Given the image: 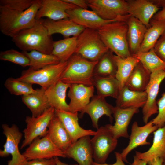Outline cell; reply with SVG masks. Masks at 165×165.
<instances>
[{"instance_id":"cell-1","label":"cell","mask_w":165,"mask_h":165,"mask_svg":"<svg viewBox=\"0 0 165 165\" xmlns=\"http://www.w3.org/2000/svg\"><path fill=\"white\" fill-rule=\"evenodd\" d=\"M42 0H35L32 5L24 11H19L0 6V30L12 38L20 31L33 26L36 16L41 6Z\"/></svg>"},{"instance_id":"cell-2","label":"cell","mask_w":165,"mask_h":165,"mask_svg":"<svg viewBox=\"0 0 165 165\" xmlns=\"http://www.w3.org/2000/svg\"><path fill=\"white\" fill-rule=\"evenodd\" d=\"M12 38L16 46L24 52L36 50L51 54L53 50V41L42 19L37 20L32 27L20 31Z\"/></svg>"},{"instance_id":"cell-3","label":"cell","mask_w":165,"mask_h":165,"mask_svg":"<svg viewBox=\"0 0 165 165\" xmlns=\"http://www.w3.org/2000/svg\"><path fill=\"white\" fill-rule=\"evenodd\" d=\"M97 31L105 45L116 55L123 58L132 55L127 39V21H118L107 24Z\"/></svg>"},{"instance_id":"cell-4","label":"cell","mask_w":165,"mask_h":165,"mask_svg":"<svg viewBox=\"0 0 165 165\" xmlns=\"http://www.w3.org/2000/svg\"><path fill=\"white\" fill-rule=\"evenodd\" d=\"M97 62L75 54L68 61L60 80L67 84L93 86L94 70Z\"/></svg>"},{"instance_id":"cell-5","label":"cell","mask_w":165,"mask_h":165,"mask_svg":"<svg viewBox=\"0 0 165 165\" xmlns=\"http://www.w3.org/2000/svg\"><path fill=\"white\" fill-rule=\"evenodd\" d=\"M109 50L101 40L97 30L86 28L77 37L75 54L89 61L96 62Z\"/></svg>"},{"instance_id":"cell-6","label":"cell","mask_w":165,"mask_h":165,"mask_svg":"<svg viewBox=\"0 0 165 165\" xmlns=\"http://www.w3.org/2000/svg\"><path fill=\"white\" fill-rule=\"evenodd\" d=\"M67 61L60 62L37 70L29 68L23 71L17 79L32 84H37L46 90L60 80Z\"/></svg>"},{"instance_id":"cell-7","label":"cell","mask_w":165,"mask_h":165,"mask_svg":"<svg viewBox=\"0 0 165 165\" xmlns=\"http://www.w3.org/2000/svg\"><path fill=\"white\" fill-rule=\"evenodd\" d=\"M87 2L92 10L105 20L127 21L131 16L126 0H88Z\"/></svg>"},{"instance_id":"cell-8","label":"cell","mask_w":165,"mask_h":165,"mask_svg":"<svg viewBox=\"0 0 165 165\" xmlns=\"http://www.w3.org/2000/svg\"><path fill=\"white\" fill-rule=\"evenodd\" d=\"M55 115V108L50 107L37 117L27 116L26 127L23 131L24 139L20 149L29 145L36 138L46 136L49 124Z\"/></svg>"},{"instance_id":"cell-9","label":"cell","mask_w":165,"mask_h":165,"mask_svg":"<svg viewBox=\"0 0 165 165\" xmlns=\"http://www.w3.org/2000/svg\"><path fill=\"white\" fill-rule=\"evenodd\" d=\"M91 139L94 162L105 163L109 154L116 148L118 139L115 138L105 125L97 129Z\"/></svg>"},{"instance_id":"cell-10","label":"cell","mask_w":165,"mask_h":165,"mask_svg":"<svg viewBox=\"0 0 165 165\" xmlns=\"http://www.w3.org/2000/svg\"><path fill=\"white\" fill-rule=\"evenodd\" d=\"M2 127L3 133L6 138L3 150L0 151V156H12L11 160L8 161L7 165H23L27 160L20 152L18 145L22 138V134L15 124L9 127L6 124H3Z\"/></svg>"},{"instance_id":"cell-11","label":"cell","mask_w":165,"mask_h":165,"mask_svg":"<svg viewBox=\"0 0 165 165\" xmlns=\"http://www.w3.org/2000/svg\"><path fill=\"white\" fill-rule=\"evenodd\" d=\"M22 154L28 161L56 157H66L64 152L57 147L46 135L34 140Z\"/></svg>"},{"instance_id":"cell-12","label":"cell","mask_w":165,"mask_h":165,"mask_svg":"<svg viewBox=\"0 0 165 165\" xmlns=\"http://www.w3.org/2000/svg\"><path fill=\"white\" fill-rule=\"evenodd\" d=\"M165 78V70H160L151 74L149 82L146 88V102L143 107V119L145 123L153 115L158 113L156 98L159 91L160 86Z\"/></svg>"},{"instance_id":"cell-13","label":"cell","mask_w":165,"mask_h":165,"mask_svg":"<svg viewBox=\"0 0 165 165\" xmlns=\"http://www.w3.org/2000/svg\"><path fill=\"white\" fill-rule=\"evenodd\" d=\"M158 128L154 125L152 120L142 126H139L137 121L134 122L132 125L131 134L129 136L128 144L121 153L123 161L128 163L127 156L135 148L140 146L150 145V143L147 141V138L151 134Z\"/></svg>"},{"instance_id":"cell-14","label":"cell","mask_w":165,"mask_h":165,"mask_svg":"<svg viewBox=\"0 0 165 165\" xmlns=\"http://www.w3.org/2000/svg\"><path fill=\"white\" fill-rule=\"evenodd\" d=\"M66 157L72 158L79 165H92L93 152L90 136H86L72 144L64 152Z\"/></svg>"},{"instance_id":"cell-15","label":"cell","mask_w":165,"mask_h":165,"mask_svg":"<svg viewBox=\"0 0 165 165\" xmlns=\"http://www.w3.org/2000/svg\"><path fill=\"white\" fill-rule=\"evenodd\" d=\"M77 7L64 0H42L41 6L36 14V19L38 20L46 17L56 21L68 18L67 11Z\"/></svg>"},{"instance_id":"cell-16","label":"cell","mask_w":165,"mask_h":165,"mask_svg":"<svg viewBox=\"0 0 165 165\" xmlns=\"http://www.w3.org/2000/svg\"><path fill=\"white\" fill-rule=\"evenodd\" d=\"M68 18L85 28L98 30L105 24L119 20L103 19L92 10L77 7L67 11Z\"/></svg>"},{"instance_id":"cell-17","label":"cell","mask_w":165,"mask_h":165,"mask_svg":"<svg viewBox=\"0 0 165 165\" xmlns=\"http://www.w3.org/2000/svg\"><path fill=\"white\" fill-rule=\"evenodd\" d=\"M94 86L71 84L68 94L70 100L68 104L69 111L73 113L82 112L94 96Z\"/></svg>"},{"instance_id":"cell-18","label":"cell","mask_w":165,"mask_h":165,"mask_svg":"<svg viewBox=\"0 0 165 165\" xmlns=\"http://www.w3.org/2000/svg\"><path fill=\"white\" fill-rule=\"evenodd\" d=\"M138 112V108H124L114 107L113 115L115 123L114 125L108 124L105 126L115 138H128V125L133 116Z\"/></svg>"},{"instance_id":"cell-19","label":"cell","mask_w":165,"mask_h":165,"mask_svg":"<svg viewBox=\"0 0 165 165\" xmlns=\"http://www.w3.org/2000/svg\"><path fill=\"white\" fill-rule=\"evenodd\" d=\"M126 1L128 4V14L138 19L148 29L150 28L151 20L160 8L154 3L152 0Z\"/></svg>"},{"instance_id":"cell-20","label":"cell","mask_w":165,"mask_h":165,"mask_svg":"<svg viewBox=\"0 0 165 165\" xmlns=\"http://www.w3.org/2000/svg\"><path fill=\"white\" fill-rule=\"evenodd\" d=\"M55 115L59 118L69 135L72 143L86 136H94L96 131L83 128L78 122V112L55 109Z\"/></svg>"},{"instance_id":"cell-21","label":"cell","mask_w":165,"mask_h":165,"mask_svg":"<svg viewBox=\"0 0 165 165\" xmlns=\"http://www.w3.org/2000/svg\"><path fill=\"white\" fill-rule=\"evenodd\" d=\"M114 107L107 103L105 98L97 95L94 96L89 104L82 112H81L82 117L84 113H87L90 117L93 127L97 129L99 127L98 121L103 115H106L109 119L111 123L113 120Z\"/></svg>"},{"instance_id":"cell-22","label":"cell","mask_w":165,"mask_h":165,"mask_svg":"<svg viewBox=\"0 0 165 165\" xmlns=\"http://www.w3.org/2000/svg\"><path fill=\"white\" fill-rule=\"evenodd\" d=\"M42 22L50 35L58 33L62 35L64 38L71 36L78 37L86 28L68 18L56 21L46 18L42 20Z\"/></svg>"},{"instance_id":"cell-23","label":"cell","mask_w":165,"mask_h":165,"mask_svg":"<svg viewBox=\"0 0 165 165\" xmlns=\"http://www.w3.org/2000/svg\"><path fill=\"white\" fill-rule=\"evenodd\" d=\"M46 135L57 147L64 152L72 143L63 124L56 115L49 124Z\"/></svg>"},{"instance_id":"cell-24","label":"cell","mask_w":165,"mask_h":165,"mask_svg":"<svg viewBox=\"0 0 165 165\" xmlns=\"http://www.w3.org/2000/svg\"><path fill=\"white\" fill-rule=\"evenodd\" d=\"M127 22L129 46L131 55H134L138 52L148 28L138 19L131 15Z\"/></svg>"},{"instance_id":"cell-25","label":"cell","mask_w":165,"mask_h":165,"mask_svg":"<svg viewBox=\"0 0 165 165\" xmlns=\"http://www.w3.org/2000/svg\"><path fill=\"white\" fill-rule=\"evenodd\" d=\"M71 85L59 80L45 90L46 95L51 107L56 110L69 111L66 97L67 90Z\"/></svg>"},{"instance_id":"cell-26","label":"cell","mask_w":165,"mask_h":165,"mask_svg":"<svg viewBox=\"0 0 165 165\" xmlns=\"http://www.w3.org/2000/svg\"><path fill=\"white\" fill-rule=\"evenodd\" d=\"M153 134L152 144L148 150L144 152H135L138 158L147 163L157 157L165 160V126L158 128Z\"/></svg>"},{"instance_id":"cell-27","label":"cell","mask_w":165,"mask_h":165,"mask_svg":"<svg viewBox=\"0 0 165 165\" xmlns=\"http://www.w3.org/2000/svg\"><path fill=\"white\" fill-rule=\"evenodd\" d=\"M147 99L145 91L139 92L131 90L126 86L119 90L116 99V106L121 108L143 107Z\"/></svg>"},{"instance_id":"cell-28","label":"cell","mask_w":165,"mask_h":165,"mask_svg":"<svg viewBox=\"0 0 165 165\" xmlns=\"http://www.w3.org/2000/svg\"><path fill=\"white\" fill-rule=\"evenodd\" d=\"M34 93L22 96L23 103L30 110L32 116L37 117L51 107L45 94V90L41 88L36 89Z\"/></svg>"},{"instance_id":"cell-29","label":"cell","mask_w":165,"mask_h":165,"mask_svg":"<svg viewBox=\"0 0 165 165\" xmlns=\"http://www.w3.org/2000/svg\"><path fill=\"white\" fill-rule=\"evenodd\" d=\"M114 58L117 67L116 78L119 82L120 90L126 86L134 68L140 61L133 55L126 58L114 55Z\"/></svg>"},{"instance_id":"cell-30","label":"cell","mask_w":165,"mask_h":165,"mask_svg":"<svg viewBox=\"0 0 165 165\" xmlns=\"http://www.w3.org/2000/svg\"><path fill=\"white\" fill-rule=\"evenodd\" d=\"M150 24L151 27L148 29L137 53L146 52L153 48L165 30V19L155 20L151 19Z\"/></svg>"},{"instance_id":"cell-31","label":"cell","mask_w":165,"mask_h":165,"mask_svg":"<svg viewBox=\"0 0 165 165\" xmlns=\"http://www.w3.org/2000/svg\"><path fill=\"white\" fill-rule=\"evenodd\" d=\"M93 85L97 89V95L105 98L110 97L117 98L119 88L116 77L94 76Z\"/></svg>"},{"instance_id":"cell-32","label":"cell","mask_w":165,"mask_h":165,"mask_svg":"<svg viewBox=\"0 0 165 165\" xmlns=\"http://www.w3.org/2000/svg\"><path fill=\"white\" fill-rule=\"evenodd\" d=\"M151 74L139 62L134 68L126 86L134 91H145L149 82Z\"/></svg>"},{"instance_id":"cell-33","label":"cell","mask_w":165,"mask_h":165,"mask_svg":"<svg viewBox=\"0 0 165 165\" xmlns=\"http://www.w3.org/2000/svg\"><path fill=\"white\" fill-rule=\"evenodd\" d=\"M77 37H71L53 41L51 54L56 57L60 62L67 61L75 53Z\"/></svg>"},{"instance_id":"cell-34","label":"cell","mask_w":165,"mask_h":165,"mask_svg":"<svg viewBox=\"0 0 165 165\" xmlns=\"http://www.w3.org/2000/svg\"><path fill=\"white\" fill-rule=\"evenodd\" d=\"M112 52L109 50L98 61L94 70V76L116 77V64Z\"/></svg>"},{"instance_id":"cell-35","label":"cell","mask_w":165,"mask_h":165,"mask_svg":"<svg viewBox=\"0 0 165 165\" xmlns=\"http://www.w3.org/2000/svg\"><path fill=\"white\" fill-rule=\"evenodd\" d=\"M23 52L30 60L29 68L33 70H38L60 62L56 57L51 54H46L36 50Z\"/></svg>"},{"instance_id":"cell-36","label":"cell","mask_w":165,"mask_h":165,"mask_svg":"<svg viewBox=\"0 0 165 165\" xmlns=\"http://www.w3.org/2000/svg\"><path fill=\"white\" fill-rule=\"evenodd\" d=\"M132 55L138 58L144 67L151 73L165 69V61L158 56L153 48L146 52Z\"/></svg>"},{"instance_id":"cell-37","label":"cell","mask_w":165,"mask_h":165,"mask_svg":"<svg viewBox=\"0 0 165 165\" xmlns=\"http://www.w3.org/2000/svg\"><path fill=\"white\" fill-rule=\"evenodd\" d=\"M4 85L11 94L15 95L23 96L37 92V89L33 88L32 84L12 77L7 79Z\"/></svg>"},{"instance_id":"cell-38","label":"cell","mask_w":165,"mask_h":165,"mask_svg":"<svg viewBox=\"0 0 165 165\" xmlns=\"http://www.w3.org/2000/svg\"><path fill=\"white\" fill-rule=\"evenodd\" d=\"M0 59L11 62L24 67L29 66L30 63L29 59L23 52L21 53L13 49L1 51Z\"/></svg>"},{"instance_id":"cell-39","label":"cell","mask_w":165,"mask_h":165,"mask_svg":"<svg viewBox=\"0 0 165 165\" xmlns=\"http://www.w3.org/2000/svg\"><path fill=\"white\" fill-rule=\"evenodd\" d=\"M35 0H0V6L19 11H24L29 8Z\"/></svg>"},{"instance_id":"cell-40","label":"cell","mask_w":165,"mask_h":165,"mask_svg":"<svg viewBox=\"0 0 165 165\" xmlns=\"http://www.w3.org/2000/svg\"><path fill=\"white\" fill-rule=\"evenodd\" d=\"M158 114L152 120L154 125L158 128L165 126V93L157 102Z\"/></svg>"},{"instance_id":"cell-41","label":"cell","mask_w":165,"mask_h":165,"mask_svg":"<svg viewBox=\"0 0 165 165\" xmlns=\"http://www.w3.org/2000/svg\"><path fill=\"white\" fill-rule=\"evenodd\" d=\"M153 49L158 56L165 61V38L161 36Z\"/></svg>"},{"instance_id":"cell-42","label":"cell","mask_w":165,"mask_h":165,"mask_svg":"<svg viewBox=\"0 0 165 165\" xmlns=\"http://www.w3.org/2000/svg\"><path fill=\"white\" fill-rule=\"evenodd\" d=\"M23 165H56L54 158L49 159H37L27 160Z\"/></svg>"},{"instance_id":"cell-43","label":"cell","mask_w":165,"mask_h":165,"mask_svg":"<svg viewBox=\"0 0 165 165\" xmlns=\"http://www.w3.org/2000/svg\"><path fill=\"white\" fill-rule=\"evenodd\" d=\"M65 2L73 4L79 7L88 9V6L87 0H64Z\"/></svg>"},{"instance_id":"cell-44","label":"cell","mask_w":165,"mask_h":165,"mask_svg":"<svg viewBox=\"0 0 165 165\" xmlns=\"http://www.w3.org/2000/svg\"><path fill=\"white\" fill-rule=\"evenodd\" d=\"M116 158V162L112 164H108L105 163L102 164H100L94 162L92 165H126L124 163L121 153L115 152Z\"/></svg>"},{"instance_id":"cell-45","label":"cell","mask_w":165,"mask_h":165,"mask_svg":"<svg viewBox=\"0 0 165 165\" xmlns=\"http://www.w3.org/2000/svg\"><path fill=\"white\" fill-rule=\"evenodd\" d=\"M155 20H161L165 19V7L157 13L152 19Z\"/></svg>"},{"instance_id":"cell-46","label":"cell","mask_w":165,"mask_h":165,"mask_svg":"<svg viewBox=\"0 0 165 165\" xmlns=\"http://www.w3.org/2000/svg\"><path fill=\"white\" fill-rule=\"evenodd\" d=\"M164 160L159 157L156 158L147 162L148 165H163Z\"/></svg>"},{"instance_id":"cell-47","label":"cell","mask_w":165,"mask_h":165,"mask_svg":"<svg viewBox=\"0 0 165 165\" xmlns=\"http://www.w3.org/2000/svg\"><path fill=\"white\" fill-rule=\"evenodd\" d=\"M147 163L138 158L136 155L134 156V161L131 165H147Z\"/></svg>"},{"instance_id":"cell-48","label":"cell","mask_w":165,"mask_h":165,"mask_svg":"<svg viewBox=\"0 0 165 165\" xmlns=\"http://www.w3.org/2000/svg\"><path fill=\"white\" fill-rule=\"evenodd\" d=\"M152 2L159 8L162 7V8L165 7V0H152Z\"/></svg>"},{"instance_id":"cell-49","label":"cell","mask_w":165,"mask_h":165,"mask_svg":"<svg viewBox=\"0 0 165 165\" xmlns=\"http://www.w3.org/2000/svg\"><path fill=\"white\" fill-rule=\"evenodd\" d=\"M56 162V165H79L78 164H68L61 162L58 158V157H54Z\"/></svg>"},{"instance_id":"cell-50","label":"cell","mask_w":165,"mask_h":165,"mask_svg":"<svg viewBox=\"0 0 165 165\" xmlns=\"http://www.w3.org/2000/svg\"><path fill=\"white\" fill-rule=\"evenodd\" d=\"M161 36L165 38V30Z\"/></svg>"},{"instance_id":"cell-51","label":"cell","mask_w":165,"mask_h":165,"mask_svg":"<svg viewBox=\"0 0 165 165\" xmlns=\"http://www.w3.org/2000/svg\"><path fill=\"white\" fill-rule=\"evenodd\" d=\"M163 165H165V160H164V162L163 163Z\"/></svg>"},{"instance_id":"cell-52","label":"cell","mask_w":165,"mask_h":165,"mask_svg":"<svg viewBox=\"0 0 165 165\" xmlns=\"http://www.w3.org/2000/svg\"></svg>"}]
</instances>
